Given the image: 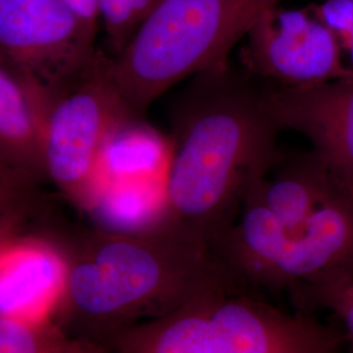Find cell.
<instances>
[{
	"instance_id": "7c38bea8",
	"label": "cell",
	"mask_w": 353,
	"mask_h": 353,
	"mask_svg": "<svg viewBox=\"0 0 353 353\" xmlns=\"http://www.w3.org/2000/svg\"><path fill=\"white\" fill-rule=\"evenodd\" d=\"M343 188L347 186L313 150L290 157L281 153L274 166L249 186L290 232L303 227Z\"/></svg>"
},
{
	"instance_id": "9c48e42d",
	"label": "cell",
	"mask_w": 353,
	"mask_h": 353,
	"mask_svg": "<svg viewBox=\"0 0 353 353\" xmlns=\"http://www.w3.org/2000/svg\"><path fill=\"white\" fill-rule=\"evenodd\" d=\"M272 117L283 130H293L341 185L353 190V76L303 88L265 87Z\"/></svg>"
},
{
	"instance_id": "9a60e30c",
	"label": "cell",
	"mask_w": 353,
	"mask_h": 353,
	"mask_svg": "<svg viewBox=\"0 0 353 353\" xmlns=\"http://www.w3.org/2000/svg\"><path fill=\"white\" fill-rule=\"evenodd\" d=\"M0 353H117L100 341L74 335L50 318L0 316Z\"/></svg>"
},
{
	"instance_id": "52a82bcc",
	"label": "cell",
	"mask_w": 353,
	"mask_h": 353,
	"mask_svg": "<svg viewBox=\"0 0 353 353\" xmlns=\"http://www.w3.org/2000/svg\"><path fill=\"white\" fill-rule=\"evenodd\" d=\"M97 33L62 0H0V62L57 92L88 70Z\"/></svg>"
},
{
	"instance_id": "8fae6325",
	"label": "cell",
	"mask_w": 353,
	"mask_h": 353,
	"mask_svg": "<svg viewBox=\"0 0 353 353\" xmlns=\"http://www.w3.org/2000/svg\"><path fill=\"white\" fill-rule=\"evenodd\" d=\"M30 74L0 62V172L41 183L46 137L58 97Z\"/></svg>"
},
{
	"instance_id": "ac0fdd59",
	"label": "cell",
	"mask_w": 353,
	"mask_h": 353,
	"mask_svg": "<svg viewBox=\"0 0 353 353\" xmlns=\"http://www.w3.org/2000/svg\"><path fill=\"white\" fill-rule=\"evenodd\" d=\"M312 7L339 38L353 70V0H318Z\"/></svg>"
},
{
	"instance_id": "3957f363",
	"label": "cell",
	"mask_w": 353,
	"mask_h": 353,
	"mask_svg": "<svg viewBox=\"0 0 353 353\" xmlns=\"http://www.w3.org/2000/svg\"><path fill=\"white\" fill-rule=\"evenodd\" d=\"M117 353H344L341 326L236 285L204 290L166 316L103 341Z\"/></svg>"
},
{
	"instance_id": "4fadbf2b",
	"label": "cell",
	"mask_w": 353,
	"mask_h": 353,
	"mask_svg": "<svg viewBox=\"0 0 353 353\" xmlns=\"http://www.w3.org/2000/svg\"><path fill=\"white\" fill-rule=\"evenodd\" d=\"M165 211V178H161L105 182L85 214L94 227L134 234L161 232Z\"/></svg>"
},
{
	"instance_id": "30bf717a",
	"label": "cell",
	"mask_w": 353,
	"mask_h": 353,
	"mask_svg": "<svg viewBox=\"0 0 353 353\" xmlns=\"http://www.w3.org/2000/svg\"><path fill=\"white\" fill-rule=\"evenodd\" d=\"M0 316L50 318L63 294L67 262L45 230L1 232Z\"/></svg>"
},
{
	"instance_id": "ba28073f",
	"label": "cell",
	"mask_w": 353,
	"mask_h": 353,
	"mask_svg": "<svg viewBox=\"0 0 353 353\" xmlns=\"http://www.w3.org/2000/svg\"><path fill=\"white\" fill-rule=\"evenodd\" d=\"M245 39L243 71L268 87L303 88L353 76L339 38L312 6L267 11Z\"/></svg>"
},
{
	"instance_id": "7a4b0ae2",
	"label": "cell",
	"mask_w": 353,
	"mask_h": 353,
	"mask_svg": "<svg viewBox=\"0 0 353 353\" xmlns=\"http://www.w3.org/2000/svg\"><path fill=\"white\" fill-rule=\"evenodd\" d=\"M67 276L50 319L103 343L140 322L166 316L204 290L236 285L211 246L166 232L115 233L57 223Z\"/></svg>"
},
{
	"instance_id": "5bb4252c",
	"label": "cell",
	"mask_w": 353,
	"mask_h": 353,
	"mask_svg": "<svg viewBox=\"0 0 353 353\" xmlns=\"http://www.w3.org/2000/svg\"><path fill=\"white\" fill-rule=\"evenodd\" d=\"M169 157L170 139L148 126L144 118L132 117L114 128L103 147L99 188L105 182L165 178Z\"/></svg>"
},
{
	"instance_id": "6da1fadb",
	"label": "cell",
	"mask_w": 353,
	"mask_h": 353,
	"mask_svg": "<svg viewBox=\"0 0 353 353\" xmlns=\"http://www.w3.org/2000/svg\"><path fill=\"white\" fill-rule=\"evenodd\" d=\"M252 79L229 63L191 77L174 97L161 232L212 246L252 179L278 161L281 128Z\"/></svg>"
},
{
	"instance_id": "277c9868",
	"label": "cell",
	"mask_w": 353,
	"mask_h": 353,
	"mask_svg": "<svg viewBox=\"0 0 353 353\" xmlns=\"http://www.w3.org/2000/svg\"><path fill=\"white\" fill-rule=\"evenodd\" d=\"M283 0H157L110 71L138 117L176 84L223 68L267 11Z\"/></svg>"
},
{
	"instance_id": "d6986e66",
	"label": "cell",
	"mask_w": 353,
	"mask_h": 353,
	"mask_svg": "<svg viewBox=\"0 0 353 353\" xmlns=\"http://www.w3.org/2000/svg\"><path fill=\"white\" fill-rule=\"evenodd\" d=\"M344 353H353L352 345H348V347H347V351H345Z\"/></svg>"
},
{
	"instance_id": "2e32d148",
	"label": "cell",
	"mask_w": 353,
	"mask_h": 353,
	"mask_svg": "<svg viewBox=\"0 0 353 353\" xmlns=\"http://www.w3.org/2000/svg\"><path fill=\"white\" fill-rule=\"evenodd\" d=\"M101 24L113 57L126 48L157 0H99Z\"/></svg>"
},
{
	"instance_id": "8992f818",
	"label": "cell",
	"mask_w": 353,
	"mask_h": 353,
	"mask_svg": "<svg viewBox=\"0 0 353 353\" xmlns=\"http://www.w3.org/2000/svg\"><path fill=\"white\" fill-rule=\"evenodd\" d=\"M132 117L138 115L114 81L110 57L102 51L58 93L46 137V176L76 210L87 212L92 205L103 147L114 128Z\"/></svg>"
},
{
	"instance_id": "5b68a950",
	"label": "cell",
	"mask_w": 353,
	"mask_h": 353,
	"mask_svg": "<svg viewBox=\"0 0 353 353\" xmlns=\"http://www.w3.org/2000/svg\"><path fill=\"white\" fill-rule=\"evenodd\" d=\"M220 250L243 288L285 293L290 301L352 279L353 190H339L296 232L250 195Z\"/></svg>"
},
{
	"instance_id": "e0dca14e",
	"label": "cell",
	"mask_w": 353,
	"mask_h": 353,
	"mask_svg": "<svg viewBox=\"0 0 353 353\" xmlns=\"http://www.w3.org/2000/svg\"><path fill=\"white\" fill-rule=\"evenodd\" d=\"M296 310L314 313L328 312L341 326L348 345L353 347V278L334 285L305 292L293 301Z\"/></svg>"
}]
</instances>
